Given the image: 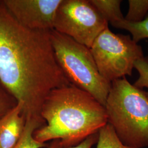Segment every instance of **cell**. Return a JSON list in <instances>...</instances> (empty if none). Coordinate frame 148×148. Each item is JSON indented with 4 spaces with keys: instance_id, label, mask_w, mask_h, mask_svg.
Returning a JSON list of instances; mask_svg holds the SVG:
<instances>
[{
    "instance_id": "obj_8",
    "label": "cell",
    "mask_w": 148,
    "mask_h": 148,
    "mask_svg": "<svg viewBox=\"0 0 148 148\" xmlns=\"http://www.w3.org/2000/svg\"><path fill=\"white\" fill-rule=\"evenodd\" d=\"M23 109V103L18 102L0 119V148H14L20 140L26 124Z\"/></svg>"
},
{
    "instance_id": "obj_12",
    "label": "cell",
    "mask_w": 148,
    "mask_h": 148,
    "mask_svg": "<svg viewBox=\"0 0 148 148\" xmlns=\"http://www.w3.org/2000/svg\"><path fill=\"white\" fill-rule=\"evenodd\" d=\"M117 29L127 30L131 33L133 40L138 43L139 41L148 38V13L143 21L138 23H131L124 19L111 25Z\"/></svg>"
},
{
    "instance_id": "obj_13",
    "label": "cell",
    "mask_w": 148,
    "mask_h": 148,
    "mask_svg": "<svg viewBox=\"0 0 148 148\" xmlns=\"http://www.w3.org/2000/svg\"><path fill=\"white\" fill-rule=\"evenodd\" d=\"M129 8L125 20L131 23L143 21L148 13V0H129Z\"/></svg>"
},
{
    "instance_id": "obj_17",
    "label": "cell",
    "mask_w": 148,
    "mask_h": 148,
    "mask_svg": "<svg viewBox=\"0 0 148 148\" xmlns=\"http://www.w3.org/2000/svg\"><path fill=\"white\" fill-rule=\"evenodd\" d=\"M0 85H1V83H0Z\"/></svg>"
},
{
    "instance_id": "obj_7",
    "label": "cell",
    "mask_w": 148,
    "mask_h": 148,
    "mask_svg": "<svg viewBox=\"0 0 148 148\" xmlns=\"http://www.w3.org/2000/svg\"><path fill=\"white\" fill-rule=\"evenodd\" d=\"M62 0H4L17 21L32 30H52L56 12Z\"/></svg>"
},
{
    "instance_id": "obj_11",
    "label": "cell",
    "mask_w": 148,
    "mask_h": 148,
    "mask_svg": "<svg viewBox=\"0 0 148 148\" xmlns=\"http://www.w3.org/2000/svg\"><path fill=\"white\" fill-rule=\"evenodd\" d=\"M96 148H136L123 144L117 136L113 127L107 123L98 131Z\"/></svg>"
},
{
    "instance_id": "obj_9",
    "label": "cell",
    "mask_w": 148,
    "mask_h": 148,
    "mask_svg": "<svg viewBox=\"0 0 148 148\" xmlns=\"http://www.w3.org/2000/svg\"><path fill=\"white\" fill-rule=\"evenodd\" d=\"M46 124L43 119H29L26 120L25 127L19 142L14 148H63L60 140H53L48 145L36 140L33 136L34 132Z\"/></svg>"
},
{
    "instance_id": "obj_15",
    "label": "cell",
    "mask_w": 148,
    "mask_h": 148,
    "mask_svg": "<svg viewBox=\"0 0 148 148\" xmlns=\"http://www.w3.org/2000/svg\"><path fill=\"white\" fill-rule=\"evenodd\" d=\"M18 104L16 99L0 85V119L13 109Z\"/></svg>"
},
{
    "instance_id": "obj_4",
    "label": "cell",
    "mask_w": 148,
    "mask_h": 148,
    "mask_svg": "<svg viewBox=\"0 0 148 148\" xmlns=\"http://www.w3.org/2000/svg\"><path fill=\"white\" fill-rule=\"evenodd\" d=\"M50 35L56 59L69 82L105 106L111 83L101 76L90 48L53 29Z\"/></svg>"
},
{
    "instance_id": "obj_14",
    "label": "cell",
    "mask_w": 148,
    "mask_h": 148,
    "mask_svg": "<svg viewBox=\"0 0 148 148\" xmlns=\"http://www.w3.org/2000/svg\"><path fill=\"white\" fill-rule=\"evenodd\" d=\"M134 68L137 70L139 77L133 85L143 90L146 88L148 90V57L138 60L134 64ZM146 93L148 97V90Z\"/></svg>"
},
{
    "instance_id": "obj_5",
    "label": "cell",
    "mask_w": 148,
    "mask_h": 148,
    "mask_svg": "<svg viewBox=\"0 0 148 148\" xmlns=\"http://www.w3.org/2000/svg\"><path fill=\"white\" fill-rule=\"evenodd\" d=\"M90 49L101 76L110 83L132 75L135 63L144 57L142 47L130 35L116 34L109 27Z\"/></svg>"
},
{
    "instance_id": "obj_2",
    "label": "cell",
    "mask_w": 148,
    "mask_h": 148,
    "mask_svg": "<svg viewBox=\"0 0 148 148\" xmlns=\"http://www.w3.org/2000/svg\"><path fill=\"white\" fill-rule=\"evenodd\" d=\"M40 116L46 124L35 131L34 138L45 143L59 139L63 148L78 145L108 123L104 106L71 84L49 92Z\"/></svg>"
},
{
    "instance_id": "obj_6",
    "label": "cell",
    "mask_w": 148,
    "mask_h": 148,
    "mask_svg": "<svg viewBox=\"0 0 148 148\" xmlns=\"http://www.w3.org/2000/svg\"><path fill=\"white\" fill-rule=\"evenodd\" d=\"M108 24L90 0H62L56 12L53 30L90 48Z\"/></svg>"
},
{
    "instance_id": "obj_16",
    "label": "cell",
    "mask_w": 148,
    "mask_h": 148,
    "mask_svg": "<svg viewBox=\"0 0 148 148\" xmlns=\"http://www.w3.org/2000/svg\"><path fill=\"white\" fill-rule=\"evenodd\" d=\"M98 139V132L95 133L86 138L84 140L78 145L68 148H92L97 143Z\"/></svg>"
},
{
    "instance_id": "obj_3",
    "label": "cell",
    "mask_w": 148,
    "mask_h": 148,
    "mask_svg": "<svg viewBox=\"0 0 148 148\" xmlns=\"http://www.w3.org/2000/svg\"><path fill=\"white\" fill-rule=\"evenodd\" d=\"M108 123L122 143L148 147V97L125 77L111 83L105 105Z\"/></svg>"
},
{
    "instance_id": "obj_10",
    "label": "cell",
    "mask_w": 148,
    "mask_h": 148,
    "mask_svg": "<svg viewBox=\"0 0 148 148\" xmlns=\"http://www.w3.org/2000/svg\"><path fill=\"white\" fill-rule=\"evenodd\" d=\"M101 16L111 25L125 19L122 13L120 0H90Z\"/></svg>"
},
{
    "instance_id": "obj_1",
    "label": "cell",
    "mask_w": 148,
    "mask_h": 148,
    "mask_svg": "<svg viewBox=\"0 0 148 148\" xmlns=\"http://www.w3.org/2000/svg\"><path fill=\"white\" fill-rule=\"evenodd\" d=\"M51 30L24 27L0 1V83L23 104L25 119H43L49 92L70 85L54 54Z\"/></svg>"
}]
</instances>
